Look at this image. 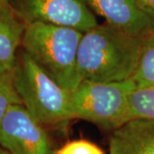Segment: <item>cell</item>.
<instances>
[{
	"label": "cell",
	"mask_w": 154,
	"mask_h": 154,
	"mask_svg": "<svg viewBox=\"0 0 154 154\" xmlns=\"http://www.w3.org/2000/svg\"><path fill=\"white\" fill-rule=\"evenodd\" d=\"M9 5L26 25L44 22L82 33L99 25L86 0H10Z\"/></svg>",
	"instance_id": "5b68a950"
},
{
	"label": "cell",
	"mask_w": 154,
	"mask_h": 154,
	"mask_svg": "<svg viewBox=\"0 0 154 154\" xmlns=\"http://www.w3.org/2000/svg\"><path fill=\"white\" fill-rule=\"evenodd\" d=\"M109 154H154V120H130L113 129Z\"/></svg>",
	"instance_id": "ba28073f"
},
{
	"label": "cell",
	"mask_w": 154,
	"mask_h": 154,
	"mask_svg": "<svg viewBox=\"0 0 154 154\" xmlns=\"http://www.w3.org/2000/svg\"><path fill=\"white\" fill-rule=\"evenodd\" d=\"M131 80L135 89L154 84V31L144 38L137 68Z\"/></svg>",
	"instance_id": "30bf717a"
},
{
	"label": "cell",
	"mask_w": 154,
	"mask_h": 154,
	"mask_svg": "<svg viewBox=\"0 0 154 154\" xmlns=\"http://www.w3.org/2000/svg\"><path fill=\"white\" fill-rule=\"evenodd\" d=\"M55 154H105L95 144L86 140H75L68 142Z\"/></svg>",
	"instance_id": "4fadbf2b"
},
{
	"label": "cell",
	"mask_w": 154,
	"mask_h": 154,
	"mask_svg": "<svg viewBox=\"0 0 154 154\" xmlns=\"http://www.w3.org/2000/svg\"><path fill=\"white\" fill-rule=\"evenodd\" d=\"M0 146L12 154H55L43 125L23 105L11 106L3 118Z\"/></svg>",
	"instance_id": "8992f818"
},
{
	"label": "cell",
	"mask_w": 154,
	"mask_h": 154,
	"mask_svg": "<svg viewBox=\"0 0 154 154\" xmlns=\"http://www.w3.org/2000/svg\"><path fill=\"white\" fill-rule=\"evenodd\" d=\"M12 75L22 105L42 125L63 126L74 119L71 91L59 85L22 48Z\"/></svg>",
	"instance_id": "3957f363"
},
{
	"label": "cell",
	"mask_w": 154,
	"mask_h": 154,
	"mask_svg": "<svg viewBox=\"0 0 154 154\" xmlns=\"http://www.w3.org/2000/svg\"><path fill=\"white\" fill-rule=\"evenodd\" d=\"M134 119L154 120V84L134 89L130 94L125 122Z\"/></svg>",
	"instance_id": "8fae6325"
},
{
	"label": "cell",
	"mask_w": 154,
	"mask_h": 154,
	"mask_svg": "<svg viewBox=\"0 0 154 154\" xmlns=\"http://www.w3.org/2000/svg\"><path fill=\"white\" fill-rule=\"evenodd\" d=\"M143 39L107 23L83 33L77 56L82 81L113 82L131 79L137 68Z\"/></svg>",
	"instance_id": "6da1fadb"
},
{
	"label": "cell",
	"mask_w": 154,
	"mask_h": 154,
	"mask_svg": "<svg viewBox=\"0 0 154 154\" xmlns=\"http://www.w3.org/2000/svg\"><path fill=\"white\" fill-rule=\"evenodd\" d=\"M83 33L44 22L26 25L22 48L50 76L69 91L81 83L77 56Z\"/></svg>",
	"instance_id": "7a4b0ae2"
},
{
	"label": "cell",
	"mask_w": 154,
	"mask_h": 154,
	"mask_svg": "<svg viewBox=\"0 0 154 154\" xmlns=\"http://www.w3.org/2000/svg\"><path fill=\"white\" fill-rule=\"evenodd\" d=\"M106 23L134 37L145 38L154 31V16L138 0H86Z\"/></svg>",
	"instance_id": "52a82bcc"
},
{
	"label": "cell",
	"mask_w": 154,
	"mask_h": 154,
	"mask_svg": "<svg viewBox=\"0 0 154 154\" xmlns=\"http://www.w3.org/2000/svg\"><path fill=\"white\" fill-rule=\"evenodd\" d=\"M26 24L17 17L10 5L0 7V67L12 71Z\"/></svg>",
	"instance_id": "9c48e42d"
},
{
	"label": "cell",
	"mask_w": 154,
	"mask_h": 154,
	"mask_svg": "<svg viewBox=\"0 0 154 154\" xmlns=\"http://www.w3.org/2000/svg\"><path fill=\"white\" fill-rule=\"evenodd\" d=\"M14 105H22V101L15 86L12 71L0 67V123Z\"/></svg>",
	"instance_id": "7c38bea8"
},
{
	"label": "cell",
	"mask_w": 154,
	"mask_h": 154,
	"mask_svg": "<svg viewBox=\"0 0 154 154\" xmlns=\"http://www.w3.org/2000/svg\"><path fill=\"white\" fill-rule=\"evenodd\" d=\"M9 1L10 0H0V7L9 5Z\"/></svg>",
	"instance_id": "2e32d148"
},
{
	"label": "cell",
	"mask_w": 154,
	"mask_h": 154,
	"mask_svg": "<svg viewBox=\"0 0 154 154\" xmlns=\"http://www.w3.org/2000/svg\"><path fill=\"white\" fill-rule=\"evenodd\" d=\"M146 11L154 16V0H138Z\"/></svg>",
	"instance_id": "5bb4252c"
},
{
	"label": "cell",
	"mask_w": 154,
	"mask_h": 154,
	"mask_svg": "<svg viewBox=\"0 0 154 154\" xmlns=\"http://www.w3.org/2000/svg\"><path fill=\"white\" fill-rule=\"evenodd\" d=\"M134 89L131 79L113 82L83 80L71 91L74 119L115 129L125 123L128 99Z\"/></svg>",
	"instance_id": "277c9868"
},
{
	"label": "cell",
	"mask_w": 154,
	"mask_h": 154,
	"mask_svg": "<svg viewBox=\"0 0 154 154\" xmlns=\"http://www.w3.org/2000/svg\"><path fill=\"white\" fill-rule=\"evenodd\" d=\"M0 154H12L11 152H9L8 150H6L5 148H4L3 146H0Z\"/></svg>",
	"instance_id": "9a60e30c"
}]
</instances>
